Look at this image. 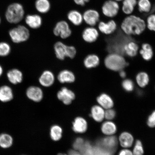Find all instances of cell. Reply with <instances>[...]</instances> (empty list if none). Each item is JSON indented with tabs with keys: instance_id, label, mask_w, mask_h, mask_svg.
I'll return each instance as SVG.
<instances>
[{
	"instance_id": "6da1fadb",
	"label": "cell",
	"mask_w": 155,
	"mask_h": 155,
	"mask_svg": "<svg viewBox=\"0 0 155 155\" xmlns=\"http://www.w3.org/2000/svg\"><path fill=\"white\" fill-rule=\"evenodd\" d=\"M146 27V22L144 19L132 14L126 17L121 25L122 31L129 36L140 35L144 32Z\"/></svg>"
},
{
	"instance_id": "7a4b0ae2",
	"label": "cell",
	"mask_w": 155,
	"mask_h": 155,
	"mask_svg": "<svg viewBox=\"0 0 155 155\" xmlns=\"http://www.w3.org/2000/svg\"><path fill=\"white\" fill-rule=\"evenodd\" d=\"M104 63L107 69L114 71H121L128 64L123 55L115 53H112L107 56Z\"/></svg>"
},
{
	"instance_id": "3957f363",
	"label": "cell",
	"mask_w": 155,
	"mask_h": 155,
	"mask_svg": "<svg viewBox=\"0 0 155 155\" xmlns=\"http://www.w3.org/2000/svg\"><path fill=\"white\" fill-rule=\"evenodd\" d=\"M24 15V11L22 5L13 3L8 8L5 16L7 20L12 24H17L22 20Z\"/></svg>"
},
{
	"instance_id": "277c9868",
	"label": "cell",
	"mask_w": 155,
	"mask_h": 155,
	"mask_svg": "<svg viewBox=\"0 0 155 155\" xmlns=\"http://www.w3.org/2000/svg\"><path fill=\"white\" fill-rule=\"evenodd\" d=\"M10 36L15 43L26 41L30 37V32L26 27L20 25L9 31Z\"/></svg>"
},
{
	"instance_id": "5b68a950",
	"label": "cell",
	"mask_w": 155,
	"mask_h": 155,
	"mask_svg": "<svg viewBox=\"0 0 155 155\" xmlns=\"http://www.w3.org/2000/svg\"><path fill=\"white\" fill-rule=\"evenodd\" d=\"M120 7L119 3L114 0H107L102 7L103 14L108 18L115 17L119 13Z\"/></svg>"
},
{
	"instance_id": "8992f818",
	"label": "cell",
	"mask_w": 155,
	"mask_h": 155,
	"mask_svg": "<svg viewBox=\"0 0 155 155\" xmlns=\"http://www.w3.org/2000/svg\"><path fill=\"white\" fill-rule=\"evenodd\" d=\"M54 35L62 39L69 37L71 34V31L69 25L65 21H62L57 23L53 30Z\"/></svg>"
},
{
	"instance_id": "52a82bcc",
	"label": "cell",
	"mask_w": 155,
	"mask_h": 155,
	"mask_svg": "<svg viewBox=\"0 0 155 155\" xmlns=\"http://www.w3.org/2000/svg\"><path fill=\"white\" fill-rule=\"evenodd\" d=\"M83 16V20L90 26H95L100 20L99 13L94 9L87 10L85 12Z\"/></svg>"
},
{
	"instance_id": "ba28073f",
	"label": "cell",
	"mask_w": 155,
	"mask_h": 155,
	"mask_svg": "<svg viewBox=\"0 0 155 155\" xmlns=\"http://www.w3.org/2000/svg\"><path fill=\"white\" fill-rule=\"evenodd\" d=\"M57 97L64 104L68 105L74 99L75 95L72 91L64 87L58 92Z\"/></svg>"
},
{
	"instance_id": "9c48e42d",
	"label": "cell",
	"mask_w": 155,
	"mask_h": 155,
	"mask_svg": "<svg viewBox=\"0 0 155 155\" xmlns=\"http://www.w3.org/2000/svg\"><path fill=\"white\" fill-rule=\"evenodd\" d=\"M98 28L102 33L109 35L115 32L117 28V25L115 21L112 19L107 22L101 21L99 23Z\"/></svg>"
},
{
	"instance_id": "30bf717a",
	"label": "cell",
	"mask_w": 155,
	"mask_h": 155,
	"mask_svg": "<svg viewBox=\"0 0 155 155\" xmlns=\"http://www.w3.org/2000/svg\"><path fill=\"white\" fill-rule=\"evenodd\" d=\"M99 32L96 28L92 26L88 27L83 30L82 38L85 42L91 43L96 41L98 38Z\"/></svg>"
},
{
	"instance_id": "8fae6325",
	"label": "cell",
	"mask_w": 155,
	"mask_h": 155,
	"mask_svg": "<svg viewBox=\"0 0 155 155\" xmlns=\"http://www.w3.org/2000/svg\"><path fill=\"white\" fill-rule=\"evenodd\" d=\"M55 81V77L51 71L46 70L43 71L39 78L38 81L42 86L45 87H51Z\"/></svg>"
},
{
	"instance_id": "7c38bea8",
	"label": "cell",
	"mask_w": 155,
	"mask_h": 155,
	"mask_svg": "<svg viewBox=\"0 0 155 155\" xmlns=\"http://www.w3.org/2000/svg\"><path fill=\"white\" fill-rule=\"evenodd\" d=\"M26 94L28 98L36 102L40 101L43 97V93L41 89L37 86L29 87L27 89Z\"/></svg>"
},
{
	"instance_id": "4fadbf2b",
	"label": "cell",
	"mask_w": 155,
	"mask_h": 155,
	"mask_svg": "<svg viewBox=\"0 0 155 155\" xmlns=\"http://www.w3.org/2000/svg\"><path fill=\"white\" fill-rule=\"evenodd\" d=\"M58 81L61 83H71L75 81V76L72 71L64 70L60 71L57 77Z\"/></svg>"
},
{
	"instance_id": "5bb4252c",
	"label": "cell",
	"mask_w": 155,
	"mask_h": 155,
	"mask_svg": "<svg viewBox=\"0 0 155 155\" xmlns=\"http://www.w3.org/2000/svg\"><path fill=\"white\" fill-rule=\"evenodd\" d=\"M67 47L68 45L61 41L57 42L54 45V51L58 59L63 61L67 57Z\"/></svg>"
},
{
	"instance_id": "9a60e30c",
	"label": "cell",
	"mask_w": 155,
	"mask_h": 155,
	"mask_svg": "<svg viewBox=\"0 0 155 155\" xmlns=\"http://www.w3.org/2000/svg\"><path fill=\"white\" fill-rule=\"evenodd\" d=\"M119 139L121 146L125 149L130 148L134 141L133 135L127 132L122 133L120 135Z\"/></svg>"
},
{
	"instance_id": "2e32d148",
	"label": "cell",
	"mask_w": 155,
	"mask_h": 155,
	"mask_svg": "<svg viewBox=\"0 0 155 155\" xmlns=\"http://www.w3.org/2000/svg\"><path fill=\"white\" fill-rule=\"evenodd\" d=\"M25 22L31 28L38 29L41 26L42 19L37 15H28L26 17Z\"/></svg>"
},
{
	"instance_id": "e0dca14e",
	"label": "cell",
	"mask_w": 155,
	"mask_h": 155,
	"mask_svg": "<svg viewBox=\"0 0 155 155\" xmlns=\"http://www.w3.org/2000/svg\"><path fill=\"white\" fill-rule=\"evenodd\" d=\"M97 101L104 109H110L113 107L114 102L111 97L106 94H102L97 98Z\"/></svg>"
},
{
	"instance_id": "ac0fdd59",
	"label": "cell",
	"mask_w": 155,
	"mask_h": 155,
	"mask_svg": "<svg viewBox=\"0 0 155 155\" xmlns=\"http://www.w3.org/2000/svg\"><path fill=\"white\" fill-rule=\"evenodd\" d=\"M7 76L9 82L13 84L21 83L23 80V74L18 69H14L9 71L7 74Z\"/></svg>"
},
{
	"instance_id": "d6986e66",
	"label": "cell",
	"mask_w": 155,
	"mask_h": 155,
	"mask_svg": "<svg viewBox=\"0 0 155 155\" xmlns=\"http://www.w3.org/2000/svg\"><path fill=\"white\" fill-rule=\"evenodd\" d=\"M100 63L99 58L97 55L94 54L87 55L83 61L84 67L87 69L96 68L98 66Z\"/></svg>"
},
{
	"instance_id": "ffe728a7",
	"label": "cell",
	"mask_w": 155,
	"mask_h": 155,
	"mask_svg": "<svg viewBox=\"0 0 155 155\" xmlns=\"http://www.w3.org/2000/svg\"><path fill=\"white\" fill-rule=\"evenodd\" d=\"M122 2L121 9L123 13L127 15L132 14L137 6V0H123Z\"/></svg>"
},
{
	"instance_id": "44dd1931",
	"label": "cell",
	"mask_w": 155,
	"mask_h": 155,
	"mask_svg": "<svg viewBox=\"0 0 155 155\" xmlns=\"http://www.w3.org/2000/svg\"><path fill=\"white\" fill-rule=\"evenodd\" d=\"M73 129L75 132L80 133H84L87 129L86 121L82 117L76 118L73 123Z\"/></svg>"
},
{
	"instance_id": "7402d4cb",
	"label": "cell",
	"mask_w": 155,
	"mask_h": 155,
	"mask_svg": "<svg viewBox=\"0 0 155 155\" xmlns=\"http://www.w3.org/2000/svg\"><path fill=\"white\" fill-rule=\"evenodd\" d=\"M12 90L9 87L3 86L0 87V101L3 102L10 101L13 98Z\"/></svg>"
},
{
	"instance_id": "603a6c76",
	"label": "cell",
	"mask_w": 155,
	"mask_h": 155,
	"mask_svg": "<svg viewBox=\"0 0 155 155\" xmlns=\"http://www.w3.org/2000/svg\"><path fill=\"white\" fill-rule=\"evenodd\" d=\"M139 46L134 41L128 42L124 46L125 54L130 57H133L137 55L138 53Z\"/></svg>"
},
{
	"instance_id": "cb8c5ba5",
	"label": "cell",
	"mask_w": 155,
	"mask_h": 155,
	"mask_svg": "<svg viewBox=\"0 0 155 155\" xmlns=\"http://www.w3.org/2000/svg\"><path fill=\"white\" fill-rule=\"evenodd\" d=\"M101 129L102 133L107 136L113 135L117 130L115 124L110 121H105L103 123Z\"/></svg>"
},
{
	"instance_id": "d4e9b609",
	"label": "cell",
	"mask_w": 155,
	"mask_h": 155,
	"mask_svg": "<svg viewBox=\"0 0 155 155\" xmlns=\"http://www.w3.org/2000/svg\"><path fill=\"white\" fill-rule=\"evenodd\" d=\"M91 116L95 121L97 122H102L104 119L105 116L104 108L100 106H93L91 109Z\"/></svg>"
},
{
	"instance_id": "484cf974",
	"label": "cell",
	"mask_w": 155,
	"mask_h": 155,
	"mask_svg": "<svg viewBox=\"0 0 155 155\" xmlns=\"http://www.w3.org/2000/svg\"><path fill=\"white\" fill-rule=\"evenodd\" d=\"M139 53L141 57L146 61H150L153 55V52L152 46L148 43H144L142 45L141 49Z\"/></svg>"
},
{
	"instance_id": "4316f807",
	"label": "cell",
	"mask_w": 155,
	"mask_h": 155,
	"mask_svg": "<svg viewBox=\"0 0 155 155\" xmlns=\"http://www.w3.org/2000/svg\"><path fill=\"white\" fill-rule=\"evenodd\" d=\"M68 18L72 24L77 26L82 24L83 20L82 15L76 10L70 12L68 15Z\"/></svg>"
},
{
	"instance_id": "83f0119b",
	"label": "cell",
	"mask_w": 155,
	"mask_h": 155,
	"mask_svg": "<svg viewBox=\"0 0 155 155\" xmlns=\"http://www.w3.org/2000/svg\"><path fill=\"white\" fill-rule=\"evenodd\" d=\"M102 144L104 148L107 150H114L117 147V141L116 137L112 136L105 137L102 140Z\"/></svg>"
},
{
	"instance_id": "f1b7e54d",
	"label": "cell",
	"mask_w": 155,
	"mask_h": 155,
	"mask_svg": "<svg viewBox=\"0 0 155 155\" xmlns=\"http://www.w3.org/2000/svg\"><path fill=\"white\" fill-rule=\"evenodd\" d=\"M35 5L37 10L41 13L48 12L51 6L48 0H37Z\"/></svg>"
},
{
	"instance_id": "f546056e",
	"label": "cell",
	"mask_w": 155,
	"mask_h": 155,
	"mask_svg": "<svg viewBox=\"0 0 155 155\" xmlns=\"http://www.w3.org/2000/svg\"><path fill=\"white\" fill-rule=\"evenodd\" d=\"M137 5L140 13H149L152 8V4L150 0H138Z\"/></svg>"
},
{
	"instance_id": "4dcf8cb0",
	"label": "cell",
	"mask_w": 155,
	"mask_h": 155,
	"mask_svg": "<svg viewBox=\"0 0 155 155\" xmlns=\"http://www.w3.org/2000/svg\"><path fill=\"white\" fill-rule=\"evenodd\" d=\"M137 84L141 88H144L150 82V77L147 73L142 71L139 73L136 77Z\"/></svg>"
},
{
	"instance_id": "1f68e13d",
	"label": "cell",
	"mask_w": 155,
	"mask_h": 155,
	"mask_svg": "<svg viewBox=\"0 0 155 155\" xmlns=\"http://www.w3.org/2000/svg\"><path fill=\"white\" fill-rule=\"evenodd\" d=\"M13 139L10 135L7 134L0 135V147L3 148H8L12 145Z\"/></svg>"
},
{
	"instance_id": "d6a6232c",
	"label": "cell",
	"mask_w": 155,
	"mask_h": 155,
	"mask_svg": "<svg viewBox=\"0 0 155 155\" xmlns=\"http://www.w3.org/2000/svg\"><path fill=\"white\" fill-rule=\"evenodd\" d=\"M62 130L61 127L58 125L53 126L50 130V136L54 141L59 140L61 138Z\"/></svg>"
},
{
	"instance_id": "836d02e7",
	"label": "cell",
	"mask_w": 155,
	"mask_h": 155,
	"mask_svg": "<svg viewBox=\"0 0 155 155\" xmlns=\"http://www.w3.org/2000/svg\"><path fill=\"white\" fill-rule=\"evenodd\" d=\"M11 51V47L5 42H0V56L5 57L8 55Z\"/></svg>"
},
{
	"instance_id": "e575fe53",
	"label": "cell",
	"mask_w": 155,
	"mask_h": 155,
	"mask_svg": "<svg viewBox=\"0 0 155 155\" xmlns=\"http://www.w3.org/2000/svg\"><path fill=\"white\" fill-rule=\"evenodd\" d=\"M133 155H143L144 153V149L142 143L139 140L136 141L132 152Z\"/></svg>"
},
{
	"instance_id": "d590c367",
	"label": "cell",
	"mask_w": 155,
	"mask_h": 155,
	"mask_svg": "<svg viewBox=\"0 0 155 155\" xmlns=\"http://www.w3.org/2000/svg\"><path fill=\"white\" fill-rule=\"evenodd\" d=\"M122 86L126 91L131 92L134 88V83L130 79H126L122 83Z\"/></svg>"
},
{
	"instance_id": "8d00e7d4",
	"label": "cell",
	"mask_w": 155,
	"mask_h": 155,
	"mask_svg": "<svg viewBox=\"0 0 155 155\" xmlns=\"http://www.w3.org/2000/svg\"><path fill=\"white\" fill-rule=\"evenodd\" d=\"M146 26L149 30L155 32V14L149 15L147 19Z\"/></svg>"
},
{
	"instance_id": "74e56055",
	"label": "cell",
	"mask_w": 155,
	"mask_h": 155,
	"mask_svg": "<svg viewBox=\"0 0 155 155\" xmlns=\"http://www.w3.org/2000/svg\"><path fill=\"white\" fill-rule=\"evenodd\" d=\"M116 116V112L115 110L112 109V108L106 110L105 111L104 118H105L108 121L113 120L115 117Z\"/></svg>"
},
{
	"instance_id": "f35d334b",
	"label": "cell",
	"mask_w": 155,
	"mask_h": 155,
	"mask_svg": "<svg viewBox=\"0 0 155 155\" xmlns=\"http://www.w3.org/2000/svg\"><path fill=\"white\" fill-rule=\"evenodd\" d=\"M77 50L76 48L73 46H68L67 57L71 59L75 58L76 55Z\"/></svg>"
},
{
	"instance_id": "ab89813d",
	"label": "cell",
	"mask_w": 155,
	"mask_h": 155,
	"mask_svg": "<svg viewBox=\"0 0 155 155\" xmlns=\"http://www.w3.org/2000/svg\"><path fill=\"white\" fill-rule=\"evenodd\" d=\"M147 124L149 127L151 128L155 127V111L149 116Z\"/></svg>"
},
{
	"instance_id": "60d3db41",
	"label": "cell",
	"mask_w": 155,
	"mask_h": 155,
	"mask_svg": "<svg viewBox=\"0 0 155 155\" xmlns=\"http://www.w3.org/2000/svg\"><path fill=\"white\" fill-rule=\"evenodd\" d=\"M116 43H117V44H116V45L112 46H113V47H112V48H110V49H109L110 51V50L112 48H113L114 47H115V46H116V47L114 48V49L113 50V51H112L111 54L112 53L116 54V50H117V48H118H118H119V54L122 55H123V54H124V55H125V54L124 53V49H123V48H121L120 46V45L119 44L118 45L117 42H116ZM110 46V47H111V46ZM118 54H119V51H118Z\"/></svg>"
},
{
	"instance_id": "b9f144b4",
	"label": "cell",
	"mask_w": 155,
	"mask_h": 155,
	"mask_svg": "<svg viewBox=\"0 0 155 155\" xmlns=\"http://www.w3.org/2000/svg\"><path fill=\"white\" fill-rule=\"evenodd\" d=\"M83 141L82 139L79 138L77 139L75 141L74 145V148L78 149L81 148L82 146Z\"/></svg>"
},
{
	"instance_id": "7bdbcfd3",
	"label": "cell",
	"mask_w": 155,
	"mask_h": 155,
	"mask_svg": "<svg viewBox=\"0 0 155 155\" xmlns=\"http://www.w3.org/2000/svg\"><path fill=\"white\" fill-rule=\"evenodd\" d=\"M119 155H133V152L127 149L122 150L119 153Z\"/></svg>"
},
{
	"instance_id": "ee69618b",
	"label": "cell",
	"mask_w": 155,
	"mask_h": 155,
	"mask_svg": "<svg viewBox=\"0 0 155 155\" xmlns=\"http://www.w3.org/2000/svg\"><path fill=\"white\" fill-rule=\"evenodd\" d=\"M74 1L77 5L83 6L86 3L88 2L90 0H74Z\"/></svg>"
},
{
	"instance_id": "f6af8a7d",
	"label": "cell",
	"mask_w": 155,
	"mask_h": 155,
	"mask_svg": "<svg viewBox=\"0 0 155 155\" xmlns=\"http://www.w3.org/2000/svg\"><path fill=\"white\" fill-rule=\"evenodd\" d=\"M119 75L120 77L121 78H125L127 77V72L123 70L119 71Z\"/></svg>"
},
{
	"instance_id": "bcb514c9",
	"label": "cell",
	"mask_w": 155,
	"mask_h": 155,
	"mask_svg": "<svg viewBox=\"0 0 155 155\" xmlns=\"http://www.w3.org/2000/svg\"><path fill=\"white\" fill-rule=\"evenodd\" d=\"M3 73V69L2 68L1 65H0V77H1V75Z\"/></svg>"
},
{
	"instance_id": "7dc6e473",
	"label": "cell",
	"mask_w": 155,
	"mask_h": 155,
	"mask_svg": "<svg viewBox=\"0 0 155 155\" xmlns=\"http://www.w3.org/2000/svg\"><path fill=\"white\" fill-rule=\"evenodd\" d=\"M114 1L117 2L119 3V2H122L123 1V0H114Z\"/></svg>"
},
{
	"instance_id": "c3c4849f",
	"label": "cell",
	"mask_w": 155,
	"mask_h": 155,
	"mask_svg": "<svg viewBox=\"0 0 155 155\" xmlns=\"http://www.w3.org/2000/svg\"><path fill=\"white\" fill-rule=\"evenodd\" d=\"M58 155H67L65 154L59 153V154H58Z\"/></svg>"
},
{
	"instance_id": "681fc988",
	"label": "cell",
	"mask_w": 155,
	"mask_h": 155,
	"mask_svg": "<svg viewBox=\"0 0 155 155\" xmlns=\"http://www.w3.org/2000/svg\"><path fill=\"white\" fill-rule=\"evenodd\" d=\"M1 18H0V23H1Z\"/></svg>"
}]
</instances>
